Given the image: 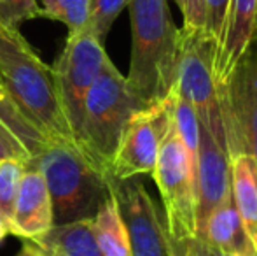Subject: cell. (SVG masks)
Masks as SVG:
<instances>
[{"mask_svg":"<svg viewBox=\"0 0 257 256\" xmlns=\"http://www.w3.org/2000/svg\"><path fill=\"white\" fill-rule=\"evenodd\" d=\"M0 84L20 113L48 142H72L74 133L58 99L53 68L39 58L20 32L0 25ZM77 146V144H75Z\"/></svg>","mask_w":257,"mask_h":256,"instance_id":"1","label":"cell"},{"mask_svg":"<svg viewBox=\"0 0 257 256\" xmlns=\"http://www.w3.org/2000/svg\"><path fill=\"white\" fill-rule=\"evenodd\" d=\"M132 60L126 77L144 107L161 104L175 88L179 28L166 0H130Z\"/></svg>","mask_w":257,"mask_h":256,"instance_id":"2","label":"cell"},{"mask_svg":"<svg viewBox=\"0 0 257 256\" xmlns=\"http://www.w3.org/2000/svg\"><path fill=\"white\" fill-rule=\"evenodd\" d=\"M27 165L37 168L46 181L53 226L93 219L110 193L107 178L72 142H46Z\"/></svg>","mask_w":257,"mask_h":256,"instance_id":"3","label":"cell"},{"mask_svg":"<svg viewBox=\"0 0 257 256\" xmlns=\"http://www.w3.org/2000/svg\"><path fill=\"white\" fill-rule=\"evenodd\" d=\"M142 109L147 107L132 95L126 77L108 58L84 100V113L77 133V147L105 178H108L128 121Z\"/></svg>","mask_w":257,"mask_h":256,"instance_id":"4","label":"cell"},{"mask_svg":"<svg viewBox=\"0 0 257 256\" xmlns=\"http://www.w3.org/2000/svg\"><path fill=\"white\" fill-rule=\"evenodd\" d=\"M215 55L217 39L208 30L187 27L179 30L175 90L194 107L200 125L208 130L213 140L227 153L226 130L213 72Z\"/></svg>","mask_w":257,"mask_h":256,"instance_id":"5","label":"cell"},{"mask_svg":"<svg viewBox=\"0 0 257 256\" xmlns=\"http://www.w3.org/2000/svg\"><path fill=\"white\" fill-rule=\"evenodd\" d=\"M154 181L165 207V225L170 237L189 240L196 237V165L170 125L158 151Z\"/></svg>","mask_w":257,"mask_h":256,"instance_id":"6","label":"cell"},{"mask_svg":"<svg viewBox=\"0 0 257 256\" xmlns=\"http://www.w3.org/2000/svg\"><path fill=\"white\" fill-rule=\"evenodd\" d=\"M229 158L252 156L257 168V42L252 41L227 79L217 84Z\"/></svg>","mask_w":257,"mask_h":256,"instance_id":"7","label":"cell"},{"mask_svg":"<svg viewBox=\"0 0 257 256\" xmlns=\"http://www.w3.org/2000/svg\"><path fill=\"white\" fill-rule=\"evenodd\" d=\"M107 62L108 56L103 46L89 30H82L68 34L63 51L51 67L58 99L75 144L84 113V100Z\"/></svg>","mask_w":257,"mask_h":256,"instance_id":"8","label":"cell"},{"mask_svg":"<svg viewBox=\"0 0 257 256\" xmlns=\"http://www.w3.org/2000/svg\"><path fill=\"white\" fill-rule=\"evenodd\" d=\"M172 125L170 100L142 109L128 121L107 179H130L153 174L158 151Z\"/></svg>","mask_w":257,"mask_h":256,"instance_id":"9","label":"cell"},{"mask_svg":"<svg viewBox=\"0 0 257 256\" xmlns=\"http://www.w3.org/2000/svg\"><path fill=\"white\" fill-rule=\"evenodd\" d=\"M107 181L128 232L132 256H170L165 219L146 186L137 178Z\"/></svg>","mask_w":257,"mask_h":256,"instance_id":"10","label":"cell"},{"mask_svg":"<svg viewBox=\"0 0 257 256\" xmlns=\"http://www.w3.org/2000/svg\"><path fill=\"white\" fill-rule=\"evenodd\" d=\"M229 193V154L200 125L196 151V237L203 235L210 214Z\"/></svg>","mask_w":257,"mask_h":256,"instance_id":"11","label":"cell"},{"mask_svg":"<svg viewBox=\"0 0 257 256\" xmlns=\"http://www.w3.org/2000/svg\"><path fill=\"white\" fill-rule=\"evenodd\" d=\"M53 228V207L42 174L32 165H25L20 190L14 202L11 233L32 242L41 240Z\"/></svg>","mask_w":257,"mask_h":256,"instance_id":"12","label":"cell"},{"mask_svg":"<svg viewBox=\"0 0 257 256\" xmlns=\"http://www.w3.org/2000/svg\"><path fill=\"white\" fill-rule=\"evenodd\" d=\"M255 21L257 0H229L213 62L217 84L226 81L245 49L254 41Z\"/></svg>","mask_w":257,"mask_h":256,"instance_id":"13","label":"cell"},{"mask_svg":"<svg viewBox=\"0 0 257 256\" xmlns=\"http://www.w3.org/2000/svg\"><path fill=\"white\" fill-rule=\"evenodd\" d=\"M231 195L241 225L257 251V168L252 156L238 153L229 158Z\"/></svg>","mask_w":257,"mask_h":256,"instance_id":"14","label":"cell"},{"mask_svg":"<svg viewBox=\"0 0 257 256\" xmlns=\"http://www.w3.org/2000/svg\"><path fill=\"white\" fill-rule=\"evenodd\" d=\"M206 244L231 256H241L254 249L241 225V219L234 207L233 195H227L210 214L205 232L200 237Z\"/></svg>","mask_w":257,"mask_h":256,"instance_id":"15","label":"cell"},{"mask_svg":"<svg viewBox=\"0 0 257 256\" xmlns=\"http://www.w3.org/2000/svg\"><path fill=\"white\" fill-rule=\"evenodd\" d=\"M35 244L42 251L54 249L67 256H103L93 232V219L56 225Z\"/></svg>","mask_w":257,"mask_h":256,"instance_id":"16","label":"cell"},{"mask_svg":"<svg viewBox=\"0 0 257 256\" xmlns=\"http://www.w3.org/2000/svg\"><path fill=\"white\" fill-rule=\"evenodd\" d=\"M93 232L103 256H132L128 232L112 193H108L93 218Z\"/></svg>","mask_w":257,"mask_h":256,"instance_id":"17","label":"cell"},{"mask_svg":"<svg viewBox=\"0 0 257 256\" xmlns=\"http://www.w3.org/2000/svg\"><path fill=\"white\" fill-rule=\"evenodd\" d=\"M0 118L18 137L21 142L27 146V149L32 153V158L42 149L48 140L39 133V130L20 113V109L16 107V104L11 100V97L7 95V92L4 90V86L0 84Z\"/></svg>","mask_w":257,"mask_h":256,"instance_id":"18","label":"cell"},{"mask_svg":"<svg viewBox=\"0 0 257 256\" xmlns=\"http://www.w3.org/2000/svg\"><path fill=\"white\" fill-rule=\"evenodd\" d=\"M42 16L67 25L68 34L89 30V0H42Z\"/></svg>","mask_w":257,"mask_h":256,"instance_id":"19","label":"cell"},{"mask_svg":"<svg viewBox=\"0 0 257 256\" xmlns=\"http://www.w3.org/2000/svg\"><path fill=\"white\" fill-rule=\"evenodd\" d=\"M25 165L20 160H2L0 161V216L7 223L11 232L13 225L14 202L20 190L21 176L25 172Z\"/></svg>","mask_w":257,"mask_h":256,"instance_id":"20","label":"cell"},{"mask_svg":"<svg viewBox=\"0 0 257 256\" xmlns=\"http://www.w3.org/2000/svg\"><path fill=\"white\" fill-rule=\"evenodd\" d=\"M130 0H89V32L100 44H105L114 21L128 7Z\"/></svg>","mask_w":257,"mask_h":256,"instance_id":"21","label":"cell"},{"mask_svg":"<svg viewBox=\"0 0 257 256\" xmlns=\"http://www.w3.org/2000/svg\"><path fill=\"white\" fill-rule=\"evenodd\" d=\"M41 16L37 0H0V25L7 30L20 32L21 23Z\"/></svg>","mask_w":257,"mask_h":256,"instance_id":"22","label":"cell"},{"mask_svg":"<svg viewBox=\"0 0 257 256\" xmlns=\"http://www.w3.org/2000/svg\"><path fill=\"white\" fill-rule=\"evenodd\" d=\"M2 160H20L28 163L32 160V153L0 118V161Z\"/></svg>","mask_w":257,"mask_h":256,"instance_id":"23","label":"cell"},{"mask_svg":"<svg viewBox=\"0 0 257 256\" xmlns=\"http://www.w3.org/2000/svg\"><path fill=\"white\" fill-rule=\"evenodd\" d=\"M184 18V27L205 28L206 30V6L205 0H175Z\"/></svg>","mask_w":257,"mask_h":256,"instance_id":"24","label":"cell"},{"mask_svg":"<svg viewBox=\"0 0 257 256\" xmlns=\"http://www.w3.org/2000/svg\"><path fill=\"white\" fill-rule=\"evenodd\" d=\"M229 0H205L206 6V30L219 41L222 30L224 18H226Z\"/></svg>","mask_w":257,"mask_h":256,"instance_id":"25","label":"cell"},{"mask_svg":"<svg viewBox=\"0 0 257 256\" xmlns=\"http://www.w3.org/2000/svg\"><path fill=\"white\" fill-rule=\"evenodd\" d=\"M166 240H168L170 256H196V253H194V239L177 240L170 237L168 232H166Z\"/></svg>","mask_w":257,"mask_h":256,"instance_id":"26","label":"cell"},{"mask_svg":"<svg viewBox=\"0 0 257 256\" xmlns=\"http://www.w3.org/2000/svg\"><path fill=\"white\" fill-rule=\"evenodd\" d=\"M194 253H196V256H231L212 247L203 239H200V237H194Z\"/></svg>","mask_w":257,"mask_h":256,"instance_id":"27","label":"cell"},{"mask_svg":"<svg viewBox=\"0 0 257 256\" xmlns=\"http://www.w3.org/2000/svg\"><path fill=\"white\" fill-rule=\"evenodd\" d=\"M18 256H37V246H32V244H25L21 247V251L18 253Z\"/></svg>","mask_w":257,"mask_h":256,"instance_id":"28","label":"cell"},{"mask_svg":"<svg viewBox=\"0 0 257 256\" xmlns=\"http://www.w3.org/2000/svg\"><path fill=\"white\" fill-rule=\"evenodd\" d=\"M7 233H11L9 232V226H7V223L2 219V216H0V240L4 239V237L7 235Z\"/></svg>","mask_w":257,"mask_h":256,"instance_id":"29","label":"cell"},{"mask_svg":"<svg viewBox=\"0 0 257 256\" xmlns=\"http://www.w3.org/2000/svg\"><path fill=\"white\" fill-rule=\"evenodd\" d=\"M46 254H49V256H67V254H63V253H60V251H54V249H49V251H44Z\"/></svg>","mask_w":257,"mask_h":256,"instance_id":"30","label":"cell"},{"mask_svg":"<svg viewBox=\"0 0 257 256\" xmlns=\"http://www.w3.org/2000/svg\"><path fill=\"white\" fill-rule=\"evenodd\" d=\"M241 256H257V251L255 249H250L248 253H245V254H241Z\"/></svg>","mask_w":257,"mask_h":256,"instance_id":"31","label":"cell"},{"mask_svg":"<svg viewBox=\"0 0 257 256\" xmlns=\"http://www.w3.org/2000/svg\"><path fill=\"white\" fill-rule=\"evenodd\" d=\"M37 256H49V254H46L44 251H42V249H39V247H37Z\"/></svg>","mask_w":257,"mask_h":256,"instance_id":"32","label":"cell"},{"mask_svg":"<svg viewBox=\"0 0 257 256\" xmlns=\"http://www.w3.org/2000/svg\"><path fill=\"white\" fill-rule=\"evenodd\" d=\"M254 42H257V21H255V34H254Z\"/></svg>","mask_w":257,"mask_h":256,"instance_id":"33","label":"cell"}]
</instances>
